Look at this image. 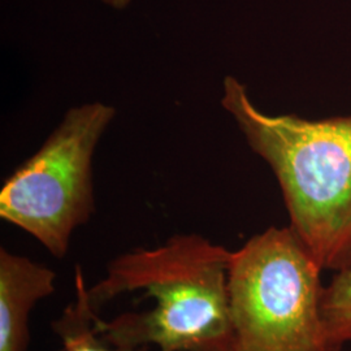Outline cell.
I'll list each match as a JSON object with an SVG mask.
<instances>
[{
    "instance_id": "cell-1",
    "label": "cell",
    "mask_w": 351,
    "mask_h": 351,
    "mask_svg": "<svg viewBox=\"0 0 351 351\" xmlns=\"http://www.w3.org/2000/svg\"><path fill=\"white\" fill-rule=\"evenodd\" d=\"M230 255L189 233L116 256L86 288L98 335L123 350L233 351Z\"/></svg>"
},
{
    "instance_id": "cell-2",
    "label": "cell",
    "mask_w": 351,
    "mask_h": 351,
    "mask_svg": "<svg viewBox=\"0 0 351 351\" xmlns=\"http://www.w3.org/2000/svg\"><path fill=\"white\" fill-rule=\"evenodd\" d=\"M221 106L272 168L290 226L323 271L351 265V114L319 120L269 114L230 75Z\"/></svg>"
},
{
    "instance_id": "cell-3",
    "label": "cell",
    "mask_w": 351,
    "mask_h": 351,
    "mask_svg": "<svg viewBox=\"0 0 351 351\" xmlns=\"http://www.w3.org/2000/svg\"><path fill=\"white\" fill-rule=\"evenodd\" d=\"M323 268L291 226H271L232 251L233 351H333Z\"/></svg>"
},
{
    "instance_id": "cell-4",
    "label": "cell",
    "mask_w": 351,
    "mask_h": 351,
    "mask_svg": "<svg viewBox=\"0 0 351 351\" xmlns=\"http://www.w3.org/2000/svg\"><path fill=\"white\" fill-rule=\"evenodd\" d=\"M112 106L93 101L68 110L42 147L0 191V217L62 259L72 234L94 213L93 156L112 123Z\"/></svg>"
},
{
    "instance_id": "cell-5",
    "label": "cell",
    "mask_w": 351,
    "mask_h": 351,
    "mask_svg": "<svg viewBox=\"0 0 351 351\" xmlns=\"http://www.w3.org/2000/svg\"><path fill=\"white\" fill-rule=\"evenodd\" d=\"M56 274L43 264L0 250V351H26L29 316L55 291Z\"/></svg>"
},
{
    "instance_id": "cell-6",
    "label": "cell",
    "mask_w": 351,
    "mask_h": 351,
    "mask_svg": "<svg viewBox=\"0 0 351 351\" xmlns=\"http://www.w3.org/2000/svg\"><path fill=\"white\" fill-rule=\"evenodd\" d=\"M75 300L55 320L53 332L60 337L64 351H129L114 348L101 339L95 329V313L88 302L81 267L75 271Z\"/></svg>"
},
{
    "instance_id": "cell-7",
    "label": "cell",
    "mask_w": 351,
    "mask_h": 351,
    "mask_svg": "<svg viewBox=\"0 0 351 351\" xmlns=\"http://www.w3.org/2000/svg\"><path fill=\"white\" fill-rule=\"evenodd\" d=\"M323 311L333 350L351 349V265L335 272L326 285Z\"/></svg>"
},
{
    "instance_id": "cell-8",
    "label": "cell",
    "mask_w": 351,
    "mask_h": 351,
    "mask_svg": "<svg viewBox=\"0 0 351 351\" xmlns=\"http://www.w3.org/2000/svg\"><path fill=\"white\" fill-rule=\"evenodd\" d=\"M101 1L113 10H125L126 7L132 3V0H101Z\"/></svg>"
},
{
    "instance_id": "cell-9",
    "label": "cell",
    "mask_w": 351,
    "mask_h": 351,
    "mask_svg": "<svg viewBox=\"0 0 351 351\" xmlns=\"http://www.w3.org/2000/svg\"><path fill=\"white\" fill-rule=\"evenodd\" d=\"M333 351H346V349H336V350Z\"/></svg>"
}]
</instances>
